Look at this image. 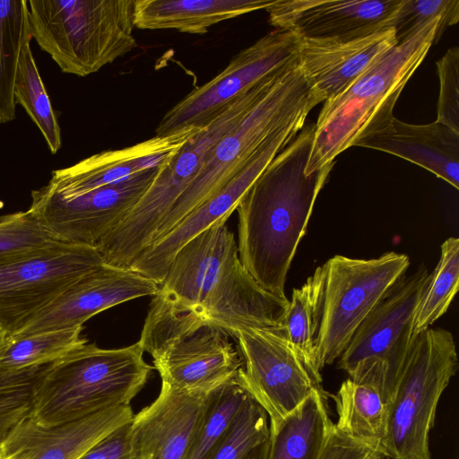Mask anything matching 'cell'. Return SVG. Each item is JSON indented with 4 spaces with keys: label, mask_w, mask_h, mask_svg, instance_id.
<instances>
[{
    "label": "cell",
    "mask_w": 459,
    "mask_h": 459,
    "mask_svg": "<svg viewBox=\"0 0 459 459\" xmlns=\"http://www.w3.org/2000/svg\"><path fill=\"white\" fill-rule=\"evenodd\" d=\"M46 366L0 370V444L15 425L30 416L33 385Z\"/></svg>",
    "instance_id": "obj_34"
},
{
    "label": "cell",
    "mask_w": 459,
    "mask_h": 459,
    "mask_svg": "<svg viewBox=\"0 0 459 459\" xmlns=\"http://www.w3.org/2000/svg\"><path fill=\"white\" fill-rule=\"evenodd\" d=\"M315 123L303 126L239 201L238 251L252 278L266 291L284 293L287 274L306 233L316 197L334 160L305 174Z\"/></svg>",
    "instance_id": "obj_1"
},
{
    "label": "cell",
    "mask_w": 459,
    "mask_h": 459,
    "mask_svg": "<svg viewBox=\"0 0 459 459\" xmlns=\"http://www.w3.org/2000/svg\"><path fill=\"white\" fill-rule=\"evenodd\" d=\"M319 103L304 77L299 60L281 70L245 116L213 148L160 226L153 242L220 191L246 166L272 134L298 120H306L310 110Z\"/></svg>",
    "instance_id": "obj_6"
},
{
    "label": "cell",
    "mask_w": 459,
    "mask_h": 459,
    "mask_svg": "<svg viewBox=\"0 0 459 459\" xmlns=\"http://www.w3.org/2000/svg\"><path fill=\"white\" fill-rule=\"evenodd\" d=\"M355 146L407 160L459 188V133L441 123L413 125L394 117L385 129L359 140Z\"/></svg>",
    "instance_id": "obj_23"
},
{
    "label": "cell",
    "mask_w": 459,
    "mask_h": 459,
    "mask_svg": "<svg viewBox=\"0 0 459 459\" xmlns=\"http://www.w3.org/2000/svg\"><path fill=\"white\" fill-rule=\"evenodd\" d=\"M247 395L239 385V376L236 381L215 390L204 421L184 459H208Z\"/></svg>",
    "instance_id": "obj_32"
},
{
    "label": "cell",
    "mask_w": 459,
    "mask_h": 459,
    "mask_svg": "<svg viewBox=\"0 0 459 459\" xmlns=\"http://www.w3.org/2000/svg\"><path fill=\"white\" fill-rule=\"evenodd\" d=\"M323 275V266L320 265L300 288L293 290L284 323L289 343L320 385L322 375L317 368L316 340Z\"/></svg>",
    "instance_id": "obj_27"
},
{
    "label": "cell",
    "mask_w": 459,
    "mask_h": 459,
    "mask_svg": "<svg viewBox=\"0 0 459 459\" xmlns=\"http://www.w3.org/2000/svg\"><path fill=\"white\" fill-rule=\"evenodd\" d=\"M281 71L221 108L159 169L149 188L122 222L97 246L108 264L129 268L154 240L173 205L196 177L213 148L245 116Z\"/></svg>",
    "instance_id": "obj_5"
},
{
    "label": "cell",
    "mask_w": 459,
    "mask_h": 459,
    "mask_svg": "<svg viewBox=\"0 0 459 459\" xmlns=\"http://www.w3.org/2000/svg\"><path fill=\"white\" fill-rule=\"evenodd\" d=\"M403 0H275L269 22L302 39L347 40L393 27Z\"/></svg>",
    "instance_id": "obj_17"
},
{
    "label": "cell",
    "mask_w": 459,
    "mask_h": 459,
    "mask_svg": "<svg viewBox=\"0 0 459 459\" xmlns=\"http://www.w3.org/2000/svg\"><path fill=\"white\" fill-rule=\"evenodd\" d=\"M459 285V239L448 238L441 245L439 261L429 273L411 324V337L429 328L448 309Z\"/></svg>",
    "instance_id": "obj_31"
},
{
    "label": "cell",
    "mask_w": 459,
    "mask_h": 459,
    "mask_svg": "<svg viewBox=\"0 0 459 459\" xmlns=\"http://www.w3.org/2000/svg\"><path fill=\"white\" fill-rule=\"evenodd\" d=\"M437 17H441L447 27L457 23L459 1L403 0L393 24L397 43Z\"/></svg>",
    "instance_id": "obj_36"
},
{
    "label": "cell",
    "mask_w": 459,
    "mask_h": 459,
    "mask_svg": "<svg viewBox=\"0 0 459 459\" xmlns=\"http://www.w3.org/2000/svg\"><path fill=\"white\" fill-rule=\"evenodd\" d=\"M143 353L139 342L118 349L88 342L75 348L43 368L33 385L30 417L55 426L130 404L153 369Z\"/></svg>",
    "instance_id": "obj_4"
},
{
    "label": "cell",
    "mask_w": 459,
    "mask_h": 459,
    "mask_svg": "<svg viewBox=\"0 0 459 459\" xmlns=\"http://www.w3.org/2000/svg\"><path fill=\"white\" fill-rule=\"evenodd\" d=\"M429 277L428 269L420 266L409 275L404 273L387 290L361 322L339 357L340 369L349 374L367 359H380L388 368L394 394L412 339L414 313Z\"/></svg>",
    "instance_id": "obj_16"
},
{
    "label": "cell",
    "mask_w": 459,
    "mask_h": 459,
    "mask_svg": "<svg viewBox=\"0 0 459 459\" xmlns=\"http://www.w3.org/2000/svg\"><path fill=\"white\" fill-rule=\"evenodd\" d=\"M30 35L27 0H0V125L15 119L16 74L23 44Z\"/></svg>",
    "instance_id": "obj_28"
},
{
    "label": "cell",
    "mask_w": 459,
    "mask_h": 459,
    "mask_svg": "<svg viewBox=\"0 0 459 459\" xmlns=\"http://www.w3.org/2000/svg\"><path fill=\"white\" fill-rule=\"evenodd\" d=\"M446 27L441 17L429 21L385 52L342 93L324 101L315 123L306 175L391 123L405 84Z\"/></svg>",
    "instance_id": "obj_3"
},
{
    "label": "cell",
    "mask_w": 459,
    "mask_h": 459,
    "mask_svg": "<svg viewBox=\"0 0 459 459\" xmlns=\"http://www.w3.org/2000/svg\"><path fill=\"white\" fill-rule=\"evenodd\" d=\"M289 304L245 269L234 234L222 221L178 250L150 307L188 314L234 337L247 328H284Z\"/></svg>",
    "instance_id": "obj_2"
},
{
    "label": "cell",
    "mask_w": 459,
    "mask_h": 459,
    "mask_svg": "<svg viewBox=\"0 0 459 459\" xmlns=\"http://www.w3.org/2000/svg\"><path fill=\"white\" fill-rule=\"evenodd\" d=\"M30 32L65 74L84 77L132 51L134 0H29Z\"/></svg>",
    "instance_id": "obj_7"
},
{
    "label": "cell",
    "mask_w": 459,
    "mask_h": 459,
    "mask_svg": "<svg viewBox=\"0 0 459 459\" xmlns=\"http://www.w3.org/2000/svg\"><path fill=\"white\" fill-rule=\"evenodd\" d=\"M300 38L275 29L241 50L212 80L195 88L163 116L155 135L188 126H204L224 106L244 91L299 59Z\"/></svg>",
    "instance_id": "obj_12"
},
{
    "label": "cell",
    "mask_w": 459,
    "mask_h": 459,
    "mask_svg": "<svg viewBox=\"0 0 459 459\" xmlns=\"http://www.w3.org/2000/svg\"><path fill=\"white\" fill-rule=\"evenodd\" d=\"M304 123L305 120H299L272 134L231 180L186 215L166 235L151 244L134 260L129 269L160 284L178 250L213 223L227 221L247 189L296 137Z\"/></svg>",
    "instance_id": "obj_15"
},
{
    "label": "cell",
    "mask_w": 459,
    "mask_h": 459,
    "mask_svg": "<svg viewBox=\"0 0 459 459\" xmlns=\"http://www.w3.org/2000/svg\"><path fill=\"white\" fill-rule=\"evenodd\" d=\"M439 96L437 122L459 133V48L455 46L437 62Z\"/></svg>",
    "instance_id": "obj_37"
},
{
    "label": "cell",
    "mask_w": 459,
    "mask_h": 459,
    "mask_svg": "<svg viewBox=\"0 0 459 459\" xmlns=\"http://www.w3.org/2000/svg\"><path fill=\"white\" fill-rule=\"evenodd\" d=\"M269 436L266 412L247 395L208 459H244L251 450L268 440Z\"/></svg>",
    "instance_id": "obj_33"
},
{
    "label": "cell",
    "mask_w": 459,
    "mask_h": 459,
    "mask_svg": "<svg viewBox=\"0 0 459 459\" xmlns=\"http://www.w3.org/2000/svg\"><path fill=\"white\" fill-rule=\"evenodd\" d=\"M396 44L393 27L347 40L300 39L299 65L321 103L342 93Z\"/></svg>",
    "instance_id": "obj_22"
},
{
    "label": "cell",
    "mask_w": 459,
    "mask_h": 459,
    "mask_svg": "<svg viewBox=\"0 0 459 459\" xmlns=\"http://www.w3.org/2000/svg\"><path fill=\"white\" fill-rule=\"evenodd\" d=\"M7 336L8 335L0 329V352L6 342Z\"/></svg>",
    "instance_id": "obj_41"
},
{
    "label": "cell",
    "mask_w": 459,
    "mask_h": 459,
    "mask_svg": "<svg viewBox=\"0 0 459 459\" xmlns=\"http://www.w3.org/2000/svg\"><path fill=\"white\" fill-rule=\"evenodd\" d=\"M104 263L96 247L55 239L0 259V329L17 335L63 291Z\"/></svg>",
    "instance_id": "obj_11"
},
{
    "label": "cell",
    "mask_w": 459,
    "mask_h": 459,
    "mask_svg": "<svg viewBox=\"0 0 459 459\" xmlns=\"http://www.w3.org/2000/svg\"></svg>",
    "instance_id": "obj_44"
},
{
    "label": "cell",
    "mask_w": 459,
    "mask_h": 459,
    "mask_svg": "<svg viewBox=\"0 0 459 459\" xmlns=\"http://www.w3.org/2000/svg\"><path fill=\"white\" fill-rule=\"evenodd\" d=\"M234 337L243 360L239 385L264 410L269 428L322 389L289 343L284 328H247Z\"/></svg>",
    "instance_id": "obj_14"
},
{
    "label": "cell",
    "mask_w": 459,
    "mask_h": 459,
    "mask_svg": "<svg viewBox=\"0 0 459 459\" xmlns=\"http://www.w3.org/2000/svg\"><path fill=\"white\" fill-rule=\"evenodd\" d=\"M29 36L22 47L14 84L17 104L22 105L41 132L52 154L62 145L61 128L39 73Z\"/></svg>",
    "instance_id": "obj_30"
},
{
    "label": "cell",
    "mask_w": 459,
    "mask_h": 459,
    "mask_svg": "<svg viewBox=\"0 0 459 459\" xmlns=\"http://www.w3.org/2000/svg\"><path fill=\"white\" fill-rule=\"evenodd\" d=\"M158 289L159 283L152 279L104 263L63 291L17 335L82 327L93 316L132 299L152 297Z\"/></svg>",
    "instance_id": "obj_18"
},
{
    "label": "cell",
    "mask_w": 459,
    "mask_h": 459,
    "mask_svg": "<svg viewBox=\"0 0 459 459\" xmlns=\"http://www.w3.org/2000/svg\"><path fill=\"white\" fill-rule=\"evenodd\" d=\"M51 240L28 210L0 215V259L38 248Z\"/></svg>",
    "instance_id": "obj_35"
},
{
    "label": "cell",
    "mask_w": 459,
    "mask_h": 459,
    "mask_svg": "<svg viewBox=\"0 0 459 459\" xmlns=\"http://www.w3.org/2000/svg\"><path fill=\"white\" fill-rule=\"evenodd\" d=\"M82 327L7 336L0 352V370L17 371L50 364L88 341Z\"/></svg>",
    "instance_id": "obj_29"
},
{
    "label": "cell",
    "mask_w": 459,
    "mask_h": 459,
    "mask_svg": "<svg viewBox=\"0 0 459 459\" xmlns=\"http://www.w3.org/2000/svg\"><path fill=\"white\" fill-rule=\"evenodd\" d=\"M333 425L325 391L315 390L270 429L267 459H318Z\"/></svg>",
    "instance_id": "obj_25"
},
{
    "label": "cell",
    "mask_w": 459,
    "mask_h": 459,
    "mask_svg": "<svg viewBox=\"0 0 459 459\" xmlns=\"http://www.w3.org/2000/svg\"><path fill=\"white\" fill-rule=\"evenodd\" d=\"M457 369L449 331L429 327L411 339L390 403L382 456L430 459L429 434L438 402Z\"/></svg>",
    "instance_id": "obj_9"
},
{
    "label": "cell",
    "mask_w": 459,
    "mask_h": 459,
    "mask_svg": "<svg viewBox=\"0 0 459 459\" xmlns=\"http://www.w3.org/2000/svg\"><path fill=\"white\" fill-rule=\"evenodd\" d=\"M161 384L195 395H208L236 381L240 353L219 327L188 314L149 307L141 337Z\"/></svg>",
    "instance_id": "obj_8"
},
{
    "label": "cell",
    "mask_w": 459,
    "mask_h": 459,
    "mask_svg": "<svg viewBox=\"0 0 459 459\" xmlns=\"http://www.w3.org/2000/svg\"><path fill=\"white\" fill-rule=\"evenodd\" d=\"M334 402L338 415L334 427L382 456L390 408L383 392L371 384L349 377L342 383Z\"/></svg>",
    "instance_id": "obj_26"
},
{
    "label": "cell",
    "mask_w": 459,
    "mask_h": 459,
    "mask_svg": "<svg viewBox=\"0 0 459 459\" xmlns=\"http://www.w3.org/2000/svg\"><path fill=\"white\" fill-rule=\"evenodd\" d=\"M409 265V257L395 252L372 259L336 255L322 264L316 340L320 372L339 359L361 322Z\"/></svg>",
    "instance_id": "obj_10"
},
{
    "label": "cell",
    "mask_w": 459,
    "mask_h": 459,
    "mask_svg": "<svg viewBox=\"0 0 459 459\" xmlns=\"http://www.w3.org/2000/svg\"><path fill=\"white\" fill-rule=\"evenodd\" d=\"M2 459H4V457Z\"/></svg>",
    "instance_id": "obj_43"
},
{
    "label": "cell",
    "mask_w": 459,
    "mask_h": 459,
    "mask_svg": "<svg viewBox=\"0 0 459 459\" xmlns=\"http://www.w3.org/2000/svg\"><path fill=\"white\" fill-rule=\"evenodd\" d=\"M269 452V439L251 450L244 459H267Z\"/></svg>",
    "instance_id": "obj_40"
},
{
    "label": "cell",
    "mask_w": 459,
    "mask_h": 459,
    "mask_svg": "<svg viewBox=\"0 0 459 459\" xmlns=\"http://www.w3.org/2000/svg\"><path fill=\"white\" fill-rule=\"evenodd\" d=\"M318 459H382L373 448L354 440L333 425Z\"/></svg>",
    "instance_id": "obj_39"
},
{
    "label": "cell",
    "mask_w": 459,
    "mask_h": 459,
    "mask_svg": "<svg viewBox=\"0 0 459 459\" xmlns=\"http://www.w3.org/2000/svg\"><path fill=\"white\" fill-rule=\"evenodd\" d=\"M212 393L190 394L161 384L156 399L134 414L130 422L136 459H184L204 421Z\"/></svg>",
    "instance_id": "obj_19"
},
{
    "label": "cell",
    "mask_w": 459,
    "mask_h": 459,
    "mask_svg": "<svg viewBox=\"0 0 459 459\" xmlns=\"http://www.w3.org/2000/svg\"><path fill=\"white\" fill-rule=\"evenodd\" d=\"M275 0H134V26L204 34L222 21L269 8Z\"/></svg>",
    "instance_id": "obj_24"
},
{
    "label": "cell",
    "mask_w": 459,
    "mask_h": 459,
    "mask_svg": "<svg viewBox=\"0 0 459 459\" xmlns=\"http://www.w3.org/2000/svg\"><path fill=\"white\" fill-rule=\"evenodd\" d=\"M160 167L72 197L46 184L31 191L28 211L53 239L97 247L136 204Z\"/></svg>",
    "instance_id": "obj_13"
},
{
    "label": "cell",
    "mask_w": 459,
    "mask_h": 459,
    "mask_svg": "<svg viewBox=\"0 0 459 459\" xmlns=\"http://www.w3.org/2000/svg\"><path fill=\"white\" fill-rule=\"evenodd\" d=\"M3 458L2 451H1V446H0V459Z\"/></svg>",
    "instance_id": "obj_42"
},
{
    "label": "cell",
    "mask_w": 459,
    "mask_h": 459,
    "mask_svg": "<svg viewBox=\"0 0 459 459\" xmlns=\"http://www.w3.org/2000/svg\"><path fill=\"white\" fill-rule=\"evenodd\" d=\"M130 422L108 434L78 459H136L131 443Z\"/></svg>",
    "instance_id": "obj_38"
},
{
    "label": "cell",
    "mask_w": 459,
    "mask_h": 459,
    "mask_svg": "<svg viewBox=\"0 0 459 459\" xmlns=\"http://www.w3.org/2000/svg\"><path fill=\"white\" fill-rule=\"evenodd\" d=\"M130 404L116 405L60 425L43 426L30 416L0 444L4 459H78L110 432L130 422Z\"/></svg>",
    "instance_id": "obj_20"
},
{
    "label": "cell",
    "mask_w": 459,
    "mask_h": 459,
    "mask_svg": "<svg viewBox=\"0 0 459 459\" xmlns=\"http://www.w3.org/2000/svg\"><path fill=\"white\" fill-rule=\"evenodd\" d=\"M203 127L188 126L134 145L91 155L68 168L54 170L47 185L65 197L79 195L164 165Z\"/></svg>",
    "instance_id": "obj_21"
}]
</instances>
